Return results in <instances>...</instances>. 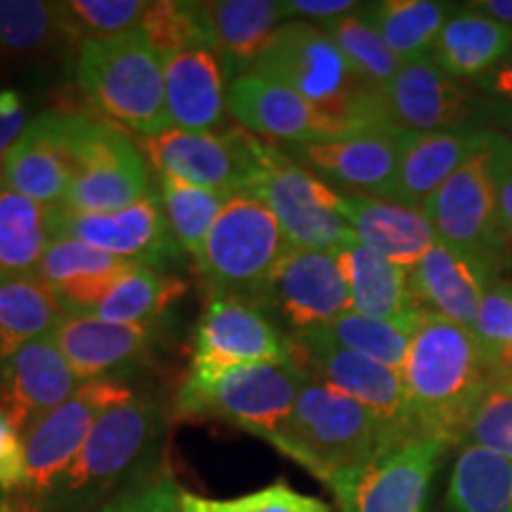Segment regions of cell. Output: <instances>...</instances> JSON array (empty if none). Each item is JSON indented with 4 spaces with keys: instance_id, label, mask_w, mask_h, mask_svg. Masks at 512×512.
<instances>
[{
    "instance_id": "cell-1",
    "label": "cell",
    "mask_w": 512,
    "mask_h": 512,
    "mask_svg": "<svg viewBox=\"0 0 512 512\" xmlns=\"http://www.w3.org/2000/svg\"><path fill=\"white\" fill-rule=\"evenodd\" d=\"M401 377L418 434L463 444L470 415L491 387L489 368L472 330L422 311Z\"/></svg>"
},
{
    "instance_id": "cell-2",
    "label": "cell",
    "mask_w": 512,
    "mask_h": 512,
    "mask_svg": "<svg viewBox=\"0 0 512 512\" xmlns=\"http://www.w3.org/2000/svg\"><path fill=\"white\" fill-rule=\"evenodd\" d=\"M162 441V408L145 396H133L102 415L79 456L34 505L41 512H81L112 494H124L145 482Z\"/></svg>"
},
{
    "instance_id": "cell-3",
    "label": "cell",
    "mask_w": 512,
    "mask_h": 512,
    "mask_svg": "<svg viewBox=\"0 0 512 512\" xmlns=\"http://www.w3.org/2000/svg\"><path fill=\"white\" fill-rule=\"evenodd\" d=\"M249 72L290 86L323 112L339 133L392 128L382 91L356 74L320 24L290 22L275 29Z\"/></svg>"
},
{
    "instance_id": "cell-4",
    "label": "cell",
    "mask_w": 512,
    "mask_h": 512,
    "mask_svg": "<svg viewBox=\"0 0 512 512\" xmlns=\"http://www.w3.org/2000/svg\"><path fill=\"white\" fill-rule=\"evenodd\" d=\"M403 439L363 403L311 375L268 444L330 486Z\"/></svg>"
},
{
    "instance_id": "cell-5",
    "label": "cell",
    "mask_w": 512,
    "mask_h": 512,
    "mask_svg": "<svg viewBox=\"0 0 512 512\" xmlns=\"http://www.w3.org/2000/svg\"><path fill=\"white\" fill-rule=\"evenodd\" d=\"M76 81L93 105L140 138L169 131L164 60L138 29L81 43Z\"/></svg>"
},
{
    "instance_id": "cell-6",
    "label": "cell",
    "mask_w": 512,
    "mask_h": 512,
    "mask_svg": "<svg viewBox=\"0 0 512 512\" xmlns=\"http://www.w3.org/2000/svg\"><path fill=\"white\" fill-rule=\"evenodd\" d=\"M290 249L266 204L249 192H233L209 230L197 266L214 299H233L264 311L271 275Z\"/></svg>"
},
{
    "instance_id": "cell-7",
    "label": "cell",
    "mask_w": 512,
    "mask_h": 512,
    "mask_svg": "<svg viewBox=\"0 0 512 512\" xmlns=\"http://www.w3.org/2000/svg\"><path fill=\"white\" fill-rule=\"evenodd\" d=\"M309 380L311 373L299 363L230 368L211 377L188 375L176 394L174 413L178 420L230 422L271 441Z\"/></svg>"
},
{
    "instance_id": "cell-8",
    "label": "cell",
    "mask_w": 512,
    "mask_h": 512,
    "mask_svg": "<svg viewBox=\"0 0 512 512\" xmlns=\"http://www.w3.org/2000/svg\"><path fill=\"white\" fill-rule=\"evenodd\" d=\"M242 192L266 204L294 249L339 252L356 242L342 214V192L287 157L278 145H268L264 166Z\"/></svg>"
},
{
    "instance_id": "cell-9",
    "label": "cell",
    "mask_w": 512,
    "mask_h": 512,
    "mask_svg": "<svg viewBox=\"0 0 512 512\" xmlns=\"http://www.w3.org/2000/svg\"><path fill=\"white\" fill-rule=\"evenodd\" d=\"M74 181L62 209L107 214L131 207L150 192L145 159L119 126L79 114L74 131Z\"/></svg>"
},
{
    "instance_id": "cell-10",
    "label": "cell",
    "mask_w": 512,
    "mask_h": 512,
    "mask_svg": "<svg viewBox=\"0 0 512 512\" xmlns=\"http://www.w3.org/2000/svg\"><path fill=\"white\" fill-rule=\"evenodd\" d=\"M268 145L240 126L226 131H169L143 138V150L159 176L223 192H242L266 162Z\"/></svg>"
},
{
    "instance_id": "cell-11",
    "label": "cell",
    "mask_w": 512,
    "mask_h": 512,
    "mask_svg": "<svg viewBox=\"0 0 512 512\" xmlns=\"http://www.w3.org/2000/svg\"><path fill=\"white\" fill-rule=\"evenodd\" d=\"M448 446L432 434H413L328 489L342 512H422L434 470Z\"/></svg>"
},
{
    "instance_id": "cell-12",
    "label": "cell",
    "mask_w": 512,
    "mask_h": 512,
    "mask_svg": "<svg viewBox=\"0 0 512 512\" xmlns=\"http://www.w3.org/2000/svg\"><path fill=\"white\" fill-rule=\"evenodd\" d=\"M131 399L133 392L121 382H83L74 396L34 422L24 432V456H27L24 494L36 503L79 456L102 415Z\"/></svg>"
},
{
    "instance_id": "cell-13",
    "label": "cell",
    "mask_w": 512,
    "mask_h": 512,
    "mask_svg": "<svg viewBox=\"0 0 512 512\" xmlns=\"http://www.w3.org/2000/svg\"><path fill=\"white\" fill-rule=\"evenodd\" d=\"M411 136L413 133L396 128H356L311 143L283 145L280 150L311 174L332 181L347 192L389 200L403 147Z\"/></svg>"
},
{
    "instance_id": "cell-14",
    "label": "cell",
    "mask_w": 512,
    "mask_h": 512,
    "mask_svg": "<svg viewBox=\"0 0 512 512\" xmlns=\"http://www.w3.org/2000/svg\"><path fill=\"white\" fill-rule=\"evenodd\" d=\"M268 363H297V342L275 328L261 309L233 299H211L195 330L190 375L211 377Z\"/></svg>"
},
{
    "instance_id": "cell-15",
    "label": "cell",
    "mask_w": 512,
    "mask_h": 512,
    "mask_svg": "<svg viewBox=\"0 0 512 512\" xmlns=\"http://www.w3.org/2000/svg\"><path fill=\"white\" fill-rule=\"evenodd\" d=\"M489 140L434 192L422 211L441 245L501 256L508 240L498 216Z\"/></svg>"
},
{
    "instance_id": "cell-16",
    "label": "cell",
    "mask_w": 512,
    "mask_h": 512,
    "mask_svg": "<svg viewBox=\"0 0 512 512\" xmlns=\"http://www.w3.org/2000/svg\"><path fill=\"white\" fill-rule=\"evenodd\" d=\"M55 238H74L95 249L140 266H166L181 259L183 249L171 233L159 192L107 214H76L62 207L53 211Z\"/></svg>"
},
{
    "instance_id": "cell-17",
    "label": "cell",
    "mask_w": 512,
    "mask_h": 512,
    "mask_svg": "<svg viewBox=\"0 0 512 512\" xmlns=\"http://www.w3.org/2000/svg\"><path fill=\"white\" fill-rule=\"evenodd\" d=\"M294 342H297V363L316 380L363 403L401 437L418 434L399 370L382 366L356 351L332 347L304 332H299Z\"/></svg>"
},
{
    "instance_id": "cell-18",
    "label": "cell",
    "mask_w": 512,
    "mask_h": 512,
    "mask_svg": "<svg viewBox=\"0 0 512 512\" xmlns=\"http://www.w3.org/2000/svg\"><path fill=\"white\" fill-rule=\"evenodd\" d=\"M389 121L403 133L472 131L482 102L441 72L430 55L403 62L382 91Z\"/></svg>"
},
{
    "instance_id": "cell-19",
    "label": "cell",
    "mask_w": 512,
    "mask_h": 512,
    "mask_svg": "<svg viewBox=\"0 0 512 512\" xmlns=\"http://www.w3.org/2000/svg\"><path fill=\"white\" fill-rule=\"evenodd\" d=\"M79 114L43 112L31 119L0 162L8 188L48 207H60L74 181V131Z\"/></svg>"
},
{
    "instance_id": "cell-20",
    "label": "cell",
    "mask_w": 512,
    "mask_h": 512,
    "mask_svg": "<svg viewBox=\"0 0 512 512\" xmlns=\"http://www.w3.org/2000/svg\"><path fill=\"white\" fill-rule=\"evenodd\" d=\"M264 309H273L297 332L318 328L351 311L339 252L292 247L271 275Z\"/></svg>"
},
{
    "instance_id": "cell-21",
    "label": "cell",
    "mask_w": 512,
    "mask_h": 512,
    "mask_svg": "<svg viewBox=\"0 0 512 512\" xmlns=\"http://www.w3.org/2000/svg\"><path fill=\"white\" fill-rule=\"evenodd\" d=\"M501 256L465 252L437 242L411 268V290L422 311L472 330L484 294L494 287Z\"/></svg>"
},
{
    "instance_id": "cell-22",
    "label": "cell",
    "mask_w": 512,
    "mask_h": 512,
    "mask_svg": "<svg viewBox=\"0 0 512 512\" xmlns=\"http://www.w3.org/2000/svg\"><path fill=\"white\" fill-rule=\"evenodd\" d=\"M226 110L240 128L271 143L297 145L339 136L337 126L285 83L247 72L230 81Z\"/></svg>"
},
{
    "instance_id": "cell-23",
    "label": "cell",
    "mask_w": 512,
    "mask_h": 512,
    "mask_svg": "<svg viewBox=\"0 0 512 512\" xmlns=\"http://www.w3.org/2000/svg\"><path fill=\"white\" fill-rule=\"evenodd\" d=\"M55 344L81 382L112 380L145 363L157 339L155 323H110L93 313H67L53 330Z\"/></svg>"
},
{
    "instance_id": "cell-24",
    "label": "cell",
    "mask_w": 512,
    "mask_h": 512,
    "mask_svg": "<svg viewBox=\"0 0 512 512\" xmlns=\"http://www.w3.org/2000/svg\"><path fill=\"white\" fill-rule=\"evenodd\" d=\"M81 384L55 339L41 337L0 363V411L24 437L34 422L74 396Z\"/></svg>"
},
{
    "instance_id": "cell-25",
    "label": "cell",
    "mask_w": 512,
    "mask_h": 512,
    "mask_svg": "<svg viewBox=\"0 0 512 512\" xmlns=\"http://www.w3.org/2000/svg\"><path fill=\"white\" fill-rule=\"evenodd\" d=\"M342 214L358 245L408 271L439 242L425 211L382 197L342 192Z\"/></svg>"
},
{
    "instance_id": "cell-26",
    "label": "cell",
    "mask_w": 512,
    "mask_h": 512,
    "mask_svg": "<svg viewBox=\"0 0 512 512\" xmlns=\"http://www.w3.org/2000/svg\"><path fill=\"white\" fill-rule=\"evenodd\" d=\"M131 261L74 238H55L38 264L36 278L57 294L69 313H93L107 292L131 271Z\"/></svg>"
},
{
    "instance_id": "cell-27",
    "label": "cell",
    "mask_w": 512,
    "mask_h": 512,
    "mask_svg": "<svg viewBox=\"0 0 512 512\" xmlns=\"http://www.w3.org/2000/svg\"><path fill=\"white\" fill-rule=\"evenodd\" d=\"M491 128L413 133L403 147L389 200L422 209L425 202L489 140Z\"/></svg>"
},
{
    "instance_id": "cell-28",
    "label": "cell",
    "mask_w": 512,
    "mask_h": 512,
    "mask_svg": "<svg viewBox=\"0 0 512 512\" xmlns=\"http://www.w3.org/2000/svg\"><path fill=\"white\" fill-rule=\"evenodd\" d=\"M166 110L171 128L214 131L226 112V72L214 50H188L164 57Z\"/></svg>"
},
{
    "instance_id": "cell-29",
    "label": "cell",
    "mask_w": 512,
    "mask_h": 512,
    "mask_svg": "<svg viewBox=\"0 0 512 512\" xmlns=\"http://www.w3.org/2000/svg\"><path fill=\"white\" fill-rule=\"evenodd\" d=\"M351 311L373 320H401L420 311L411 290V271L370 252L358 242L339 249Z\"/></svg>"
},
{
    "instance_id": "cell-30",
    "label": "cell",
    "mask_w": 512,
    "mask_h": 512,
    "mask_svg": "<svg viewBox=\"0 0 512 512\" xmlns=\"http://www.w3.org/2000/svg\"><path fill=\"white\" fill-rule=\"evenodd\" d=\"M512 50V29L479 15L456 10L444 24L430 57L441 72L460 81H479Z\"/></svg>"
},
{
    "instance_id": "cell-31",
    "label": "cell",
    "mask_w": 512,
    "mask_h": 512,
    "mask_svg": "<svg viewBox=\"0 0 512 512\" xmlns=\"http://www.w3.org/2000/svg\"><path fill=\"white\" fill-rule=\"evenodd\" d=\"M214 53L226 76L247 74L275 34L285 5L275 0H216L207 3Z\"/></svg>"
},
{
    "instance_id": "cell-32",
    "label": "cell",
    "mask_w": 512,
    "mask_h": 512,
    "mask_svg": "<svg viewBox=\"0 0 512 512\" xmlns=\"http://www.w3.org/2000/svg\"><path fill=\"white\" fill-rule=\"evenodd\" d=\"M67 313L57 294L36 275L0 273V363L24 344L53 335Z\"/></svg>"
},
{
    "instance_id": "cell-33",
    "label": "cell",
    "mask_w": 512,
    "mask_h": 512,
    "mask_svg": "<svg viewBox=\"0 0 512 512\" xmlns=\"http://www.w3.org/2000/svg\"><path fill=\"white\" fill-rule=\"evenodd\" d=\"M53 211L55 207L0 185V273L36 275L55 240Z\"/></svg>"
},
{
    "instance_id": "cell-34",
    "label": "cell",
    "mask_w": 512,
    "mask_h": 512,
    "mask_svg": "<svg viewBox=\"0 0 512 512\" xmlns=\"http://www.w3.org/2000/svg\"><path fill=\"white\" fill-rule=\"evenodd\" d=\"M446 512H512V460L463 446L448 479Z\"/></svg>"
},
{
    "instance_id": "cell-35",
    "label": "cell",
    "mask_w": 512,
    "mask_h": 512,
    "mask_svg": "<svg viewBox=\"0 0 512 512\" xmlns=\"http://www.w3.org/2000/svg\"><path fill=\"white\" fill-rule=\"evenodd\" d=\"M453 12L451 3L439 0H384L368 5L363 15L401 62H411L432 53L434 41Z\"/></svg>"
},
{
    "instance_id": "cell-36",
    "label": "cell",
    "mask_w": 512,
    "mask_h": 512,
    "mask_svg": "<svg viewBox=\"0 0 512 512\" xmlns=\"http://www.w3.org/2000/svg\"><path fill=\"white\" fill-rule=\"evenodd\" d=\"M420 316L422 309L401 320H373L347 311L344 316L330 320V323L304 330V335L328 342L332 347L356 351V354L373 358L382 366H389L401 373Z\"/></svg>"
},
{
    "instance_id": "cell-37",
    "label": "cell",
    "mask_w": 512,
    "mask_h": 512,
    "mask_svg": "<svg viewBox=\"0 0 512 512\" xmlns=\"http://www.w3.org/2000/svg\"><path fill=\"white\" fill-rule=\"evenodd\" d=\"M183 294V280L138 264L107 292L93 316L110 323H155Z\"/></svg>"
},
{
    "instance_id": "cell-38",
    "label": "cell",
    "mask_w": 512,
    "mask_h": 512,
    "mask_svg": "<svg viewBox=\"0 0 512 512\" xmlns=\"http://www.w3.org/2000/svg\"><path fill=\"white\" fill-rule=\"evenodd\" d=\"M157 192L176 242L197 261L202 256L211 226L219 219L233 192L197 188V185L166 176H159Z\"/></svg>"
},
{
    "instance_id": "cell-39",
    "label": "cell",
    "mask_w": 512,
    "mask_h": 512,
    "mask_svg": "<svg viewBox=\"0 0 512 512\" xmlns=\"http://www.w3.org/2000/svg\"><path fill=\"white\" fill-rule=\"evenodd\" d=\"M138 31L162 55V60L188 50H214L207 3H181V0L150 3L140 19Z\"/></svg>"
},
{
    "instance_id": "cell-40",
    "label": "cell",
    "mask_w": 512,
    "mask_h": 512,
    "mask_svg": "<svg viewBox=\"0 0 512 512\" xmlns=\"http://www.w3.org/2000/svg\"><path fill=\"white\" fill-rule=\"evenodd\" d=\"M320 29L335 41V46L342 50L356 74L377 91H384L399 74L403 62L389 50L380 31L368 22L363 12H351V15L330 19V22H320Z\"/></svg>"
},
{
    "instance_id": "cell-41",
    "label": "cell",
    "mask_w": 512,
    "mask_h": 512,
    "mask_svg": "<svg viewBox=\"0 0 512 512\" xmlns=\"http://www.w3.org/2000/svg\"><path fill=\"white\" fill-rule=\"evenodd\" d=\"M69 41L62 3L0 0V53L34 55Z\"/></svg>"
},
{
    "instance_id": "cell-42",
    "label": "cell",
    "mask_w": 512,
    "mask_h": 512,
    "mask_svg": "<svg viewBox=\"0 0 512 512\" xmlns=\"http://www.w3.org/2000/svg\"><path fill=\"white\" fill-rule=\"evenodd\" d=\"M150 8L143 0H69L62 3L69 41L110 38L140 27V19Z\"/></svg>"
},
{
    "instance_id": "cell-43",
    "label": "cell",
    "mask_w": 512,
    "mask_h": 512,
    "mask_svg": "<svg viewBox=\"0 0 512 512\" xmlns=\"http://www.w3.org/2000/svg\"><path fill=\"white\" fill-rule=\"evenodd\" d=\"M183 512H332L330 505L316 496L294 491L287 482H273L266 489L238 498H207L178 491Z\"/></svg>"
},
{
    "instance_id": "cell-44",
    "label": "cell",
    "mask_w": 512,
    "mask_h": 512,
    "mask_svg": "<svg viewBox=\"0 0 512 512\" xmlns=\"http://www.w3.org/2000/svg\"><path fill=\"white\" fill-rule=\"evenodd\" d=\"M463 446H479L512 460V382H491L470 415Z\"/></svg>"
},
{
    "instance_id": "cell-45",
    "label": "cell",
    "mask_w": 512,
    "mask_h": 512,
    "mask_svg": "<svg viewBox=\"0 0 512 512\" xmlns=\"http://www.w3.org/2000/svg\"><path fill=\"white\" fill-rule=\"evenodd\" d=\"M472 335L482 347V354L512 347V280H498L484 294Z\"/></svg>"
},
{
    "instance_id": "cell-46",
    "label": "cell",
    "mask_w": 512,
    "mask_h": 512,
    "mask_svg": "<svg viewBox=\"0 0 512 512\" xmlns=\"http://www.w3.org/2000/svg\"><path fill=\"white\" fill-rule=\"evenodd\" d=\"M178 486L166 472L114 496L98 512H183Z\"/></svg>"
},
{
    "instance_id": "cell-47",
    "label": "cell",
    "mask_w": 512,
    "mask_h": 512,
    "mask_svg": "<svg viewBox=\"0 0 512 512\" xmlns=\"http://www.w3.org/2000/svg\"><path fill=\"white\" fill-rule=\"evenodd\" d=\"M489 155L496 183V204L498 216H501V228L508 245H512V140L491 131Z\"/></svg>"
},
{
    "instance_id": "cell-48",
    "label": "cell",
    "mask_w": 512,
    "mask_h": 512,
    "mask_svg": "<svg viewBox=\"0 0 512 512\" xmlns=\"http://www.w3.org/2000/svg\"><path fill=\"white\" fill-rule=\"evenodd\" d=\"M24 477H27L24 437L12 425L8 415L0 411V489H22Z\"/></svg>"
},
{
    "instance_id": "cell-49",
    "label": "cell",
    "mask_w": 512,
    "mask_h": 512,
    "mask_svg": "<svg viewBox=\"0 0 512 512\" xmlns=\"http://www.w3.org/2000/svg\"><path fill=\"white\" fill-rule=\"evenodd\" d=\"M477 91L482 93L484 107H489L491 114L512 121V50L496 69L477 81Z\"/></svg>"
},
{
    "instance_id": "cell-50",
    "label": "cell",
    "mask_w": 512,
    "mask_h": 512,
    "mask_svg": "<svg viewBox=\"0 0 512 512\" xmlns=\"http://www.w3.org/2000/svg\"><path fill=\"white\" fill-rule=\"evenodd\" d=\"M27 128V110L22 95L12 88L0 91V162Z\"/></svg>"
},
{
    "instance_id": "cell-51",
    "label": "cell",
    "mask_w": 512,
    "mask_h": 512,
    "mask_svg": "<svg viewBox=\"0 0 512 512\" xmlns=\"http://www.w3.org/2000/svg\"><path fill=\"white\" fill-rule=\"evenodd\" d=\"M285 5V15H299V17H318L323 22H330V19L351 15L356 12L358 3L354 0H290Z\"/></svg>"
},
{
    "instance_id": "cell-52",
    "label": "cell",
    "mask_w": 512,
    "mask_h": 512,
    "mask_svg": "<svg viewBox=\"0 0 512 512\" xmlns=\"http://www.w3.org/2000/svg\"><path fill=\"white\" fill-rule=\"evenodd\" d=\"M467 10H475L512 29V0H475V3H467Z\"/></svg>"
},
{
    "instance_id": "cell-53",
    "label": "cell",
    "mask_w": 512,
    "mask_h": 512,
    "mask_svg": "<svg viewBox=\"0 0 512 512\" xmlns=\"http://www.w3.org/2000/svg\"><path fill=\"white\" fill-rule=\"evenodd\" d=\"M0 512H15V510H12L10 505H3V508H0Z\"/></svg>"
},
{
    "instance_id": "cell-54",
    "label": "cell",
    "mask_w": 512,
    "mask_h": 512,
    "mask_svg": "<svg viewBox=\"0 0 512 512\" xmlns=\"http://www.w3.org/2000/svg\"><path fill=\"white\" fill-rule=\"evenodd\" d=\"M3 183H5V181H3V176H0V185H3Z\"/></svg>"
},
{
    "instance_id": "cell-55",
    "label": "cell",
    "mask_w": 512,
    "mask_h": 512,
    "mask_svg": "<svg viewBox=\"0 0 512 512\" xmlns=\"http://www.w3.org/2000/svg\"><path fill=\"white\" fill-rule=\"evenodd\" d=\"M510 382H512V380H510Z\"/></svg>"
}]
</instances>
